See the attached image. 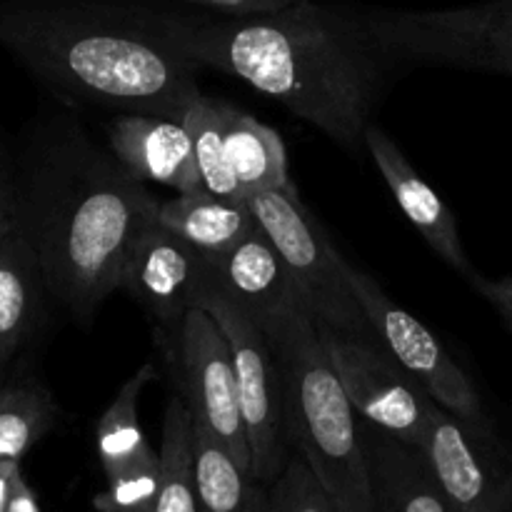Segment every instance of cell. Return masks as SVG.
Instances as JSON below:
<instances>
[{
	"mask_svg": "<svg viewBox=\"0 0 512 512\" xmlns=\"http://www.w3.org/2000/svg\"><path fill=\"white\" fill-rule=\"evenodd\" d=\"M165 28L200 68L278 100L348 153L365 148L395 60L360 10L298 0L250 15L165 13Z\"/></svg>",
	"mask_w": 512,
	"mask_h": 512,
	"instance_id": "cell-1",
	"label": "cell"
},
{
	"mask_svg": "<svg viewBox=\"0 0 512 512\" xmlns=\"http://www.w3.org/2000/svg\"><path fill=\"white\" fill-rule=\"evenodd\" d=\"M15 178L18 230L38 253L50 295L75 323L90 325L120 290L158 200L73 118L30 135Z\"/></svg>",
	"mask_w": 512,
	"mask_h": 512,
	"instance_id": "cell-2",
	"label": "cell"
},
{
	"mask_svg": "<svg viewBox=\"0 0 512 512\" xmlns=\"http://www.w3.org/2000/svg\"><path fill=\"white\" fill-rule=\"evenodd\" d=\"M0 48L70 108L183 120L200 68L163 10L108 0H0Z\"/></svg>",
	"mask_w": 512,
	"mask_h": 512,
	"instance_id": "cell-3",
	"label": "cell"
},
{
	"mask_svg": "<svg viewBox=\"0 0 512 512\" xmlns=\"http://www.w3.org/2000/svg\"><path fill=\"white\" fill-rule=\"evenodd\" d=\"M283 385V425L340 512L375 510L363 425L305 305L263 330Z\"/></svg>",
	"mask_w": 512,
	"mask_h": 512,
	"instance_id": "cell-4",
	"label": "cell"
},
{
	"mask_svg": "<svg viewBox=\"0 0 512 512\" xmlns=\"http://www.w3.org/2000/svg\"><path fill=\"white\" fill-rule=\"evenodd\" d=\"M255 223L283 258L300 303L318 330L350 338H370V325L353 295L345 265L318 218L305 208L293 183L248 198Z\"/></svg>",
	"mask_w": 512,
	"mask_h": 512,
	"instance_id": "cell-5",
	"label": "cell"
},
{
	"mask_svg": "<svg viewBox=\"0 0 512 512\" xmlns=\"http://www.w3.org/2000/svg\"><path fill=\"white\" fill-rule=\"evenodd\" d=\"M380 48L395 63L453 65L512 75V28L483 5L450 10H360Z\"/></svg>",
	"mask_w": 512,
	"mask_h": 512,
	"instance_id": "cell-6",
	"label": "cell"
},
{
	"mask_svg": "<svg viewBox=\"0 0 512 512\" xmlns=\"http://www.w3.org/2000/svg\"><path fill=\"white\" fill-rule=\"evenodd\" d=\"M198 308L218 320L230 345L250 445V475L258 483L273 485L290 458L283 425V385L273 348L258 323L215 283L213 270Z\"/></svg>",
	"mask_w": 512,
	"mask_h": 512,
	"instance_id": "cell-7",
	"label": "cell"
},
{
	"mask_svg": "<svg viewBox=\"0 0 512 512\" xmlns=\"http://www.w3.org/2000/svg\"><path fill=\"white\" fill-rule=\"evenodd\" d=\"M353 295L363 308L373 340L408 373L435 403L470 423H488L478 388L453 355L443 348L438 335L430 333L415 315L390 300V295L353 263L345 265Z\"/></svg>",
	"mask_w": 512,
	"mask_h": 512,
	"instance_id": "cell-8",
	"label": "cell"
},
{
	"mask_svg": "<svg viewBox=\"0 0 512 512\" xmlns=\"http://www.w3.org/2000/svg\"><path fill=\"white\" fill-rule=\"evenodd\" d=\"M318 333L355 413L383 433L423 448L438 403L375 340Z\"/></svg>",
	"mask_w": 512,
	"mask_h": 512,
	"instance_id": "cell-9",
	"label": "cell"
},
{
	"mask_svg": "<svg viewBox=\"0 0 512 512\" xmlns=\"http://www.w3.org/2000/svg\"><path fill=\"white\" fill-rule=\"evenodd\" d=\"M173 358L190 413L205 420L235 463L250 473V445L230 345L208 310L193 308L185 315L173 335Z\"/></svg>",
	"mask_w": 512,
	"mask_h": 512,
	"instance_id": "cell-10",
	"label": "cell"
},
{
	"mask_svg": "<svg viewBox=\"0 0 512 512\" xmlns=\"http://www.w3.org/2000/svg\"><path fill=\"white\" fill-rule=\"evenodd\" d=\"M420 450L453 512H512V465L488 423L438 405Z\"/></svg>",
	"mask_w": 512,
	"mask_h": 512,
	"instance_id": "cell-11",
	"label": "cell"
},
{
	"mask_svg": "<svg viewBox=\"0 0 512 512\" xmlns=\"http://www.w3.org/2000/svg\"><path fill=\"white\" fill-rule=\"evenodd\" d=\"M208 280L210 260L165 228L155 213L130 250L120 290L173 338L185 315L200 305Z\"/></svg>",
	"mask_w": 512,
	"mask_h": 512,
	"instance_id": "cell-12",
	"label": "cell"
},
{
	"mask_svg": "<svg viewBox=\"0 0 512 512\" xmlns=\"http://www.w3.org/2000/svg\"><path fill=\"white\" fill-rule=\"evenodd\" d=\"M108 150L135 178L190 193L203 188L193 140L183 120L158 113H120L105 125Z\"/></svg>",
	"mask_w": 512,
	"mask_h": 512,
	"instance_id": "cell-13",
	"label": "cell"
},
{
	"mask_svg": "<svg viewBox=\"0 0 512 512\" xmlns=\"http://www.w3.org/2000/svg\"><path fill=\"white\" fill-rule=\"evenodd\" d=\"M365 150L388 183L395 203L400 205L405 218L415 225V230L423 235L425 243L433 248V253L443 258L453 270L473 278L475 270L465 253L463 240H460V228L453 210L420 178L418 170L410 165V160L393 143V138L378 125H370L365 133Z\"/></svg>",
	"mask_w": 512,
	"mask_h": 512,
	"instance_id": "cell-14",
	"label": "cell"
},
{
	"mask_svg": "<svg viewBox=\"0 0 512 512\" xmlns=\"http://www.w3.org/2000/svg\"><path fill=\"white\" fill-rule=\"evenodd\" d=\"M210 270L215 283L258 323L260 330L278 323L300 305V295L283 258L260 228L223 258L210 260Z\"/></svg>",
	"mask_w": 512,
	"mask_h": 512,
	"instance_id": "cell-15",
	"label": "cell"
},
{
	"mask_svg": "<svg viewBox=\"0 0 512 512\" xmlns=\"http://www.w3.org/2000/svg\"><path fill=\"white\" fill-rule=\"evenodd\" d=\"M363 425L375 510L378 512H453L423 450Z\"/></svg>",
	"mask_w": 512,
	"mask_h": 512,
	"instance_id": "cell-16",
	"label": "cell"
},
{
	"mask_svg": "<svg viewBox=\"0 0 512 512\" xmlns=\"http://www.w3.org/2000/svg\"><path fill=\"white\" fill-rule=\"evenodd\" d=\"M50 295L38 253L20 230L0 235V368L38 333Z\"/></svg>",
	"mask_w": 512,
	"mask_h": 512,
	"instance_id": "cell-17",
	"label": "cell"
},
{
	"mask_svg": "<svg viewBox=\"0 0 512 512\" xmlns=\"http://www.w3.org/2000/svg\"><path fill=\"white\" fill-rule=\"evenodd\" d=\"M158 220L210 260L223 258L258 230L248 200L223 198L205 188L158 203Z\"/></svg>",
	"mask_w": 512,
	"mask_h": 512,
	"instance_id": "cell-18",
	"label": "cell"
},
{
	"mask_svg": "<svg viewBox=\"0 0 512 512\" xmlns=\"http://www.w3.org/2000/svg\"><path fill=\"white\" fill-rule=\"evenodd\" d=\"M223 138L243 200L290 183L285 145L273 128L223 103Z\"/></svg>",
	"mask_w": 512,
	"mask_h": 512,
	"instance_id": "cell-19",
	"label": "cell"
},
{
	"mask_svg": "<svg viewBox=\"0 0 512 512\" xmlns=\"http://www.w3.org/2000/svg\"><path fill=\"white\" fill-rule=\"evenodd\" d=\"M193 450L200 512H270L268 493L260 488L263 483L240 468L210 425L195 415Z\"/></svg>",
	"mask_w": 512,
	"mask_h": 512,
	"instance_id": "cell-20",
	"label": "cell"
},
{
	"mask_svg": "<svg viewBox=\"0 0 512 512\" xmlns=\"http://www.w3.org/2000/svg\"><path fill=\"white\" fill-rule=\"evenodd\" d=\"M155 375H158V370L153 363L140 365L120 385L105 413L100 415L98 430H95V448H98L100 468L108 480L155 453L145 440L143 428H140V395L153 383Z\"/></svg>",
	"mask_w": 512,
	"mask_h": 512,
	"instance_id": "cell-21",
	"label": "cell"
},
{
	"mask_svg": "<svg viewBox=\"0 0 512 512\" xmlns=\"http://www.w3.org/2000/svg\"><path fill=\"white\" fill-rule=\"evenodd\" d=\"M60 418L53 393L30 375L0 383V460L20 463Z\"/></svg>",
	"mask_w": 512,
	"mask_h": 512,
	"instance_id": "cell-22",
	"label": "cell"
},
{
	"mask_svg": "<svg viewBox=\"0 0 512 512\" xmlns=\"http://www.w3.org/2000/svg\"><path fill=\"white\" fill-rule=\"evenodd\" d=\"M160 485L155 512H200L195 478L193 415L183 395H173L160 433Z\"/></svg>",
	"mask_w": 512,
	"mask_h": 512,
	"instance_id": "cell-23",
	"label": "cell"
},
{
	"mask_svg": "<svg viewBox=\"0 0 512 512\" xmlns=\"http://www.w3.org/2000/svg\"><path fill=\"white\" fill-rule=\"evenodd\" d=\"M183 125L193 140L195 165H198L200 183L205 190L223 198L243 200L223 138V103L210 95L200 93L183 115Z\"/></svg>",
	"mask_w": 512,
	"mask_h": 512,
	"instance_id": "cell-24",
	"label": "cell"
},
{
	"mask_svg": "<svg viewBox=\"0 0 512 512\" xmlns=\"http://www.w3.org/2000/svg\"><path fill=\"white\" fill-rule=\"evenodd\" d=\"M160 485V455L138 460L108 480V488L93 498L98 512H155Z\"/></svg>",
	"mask_w": 512,
	"mask_h": 512,
	"instance_id": "cell-25",
	"label": "cell"
},
{
	"mask_svg": "<svg viewBox=\"0 0 512 512\" xmlns=\"http://www.w3.org/2000/svg\"><path fill=\"white\" fill-rule=\"evenodd\" d=\"M268 498L270 512H340L300 455H290L283 473L270 485Z\"/></svg>",
	"mask_w": 512,
	"mask_h": 512,
	"instance_id": "cell-26",
	"label": "cell"
},
{
	"mask_svg": "<svg viewBox=\"0 0 512 512\" xmlns=\"http://www.w3.org/2000/svg\"><path fill=\"white\" fill-rule=\"evenodd\" d=\"M18 230V178L0 148V235Z\"/></svg>",
	"mask_w": 512,
	"mask_h": 512,
	"instance_id": "cell-27",
	"label": "cell"
},
{
	"mask_svg": "<svg viewBox=\"0 0 512 512\" xmlns=\"http://www.w3.org/2000/svg\"><path fill=\"white\" fill-rule=\"evenodd\" d=\"M180 3L205 8L218 15H250V13H268V10L285 8L298 0H180Z\"/></svg>",
	"mask_w": 512,
	"mask_h": 512,
	"instance_id": "cell-28",
	"label": "cell"
},
{
	"mask_svg": "<svg viewBox=\"0 0 512 512\" xmlns=\"http://www.w3.org/2000/svg\"><path fill=\"white\" fill-rule=\"evenodd\" d=\"M475 290L503 315L505 323L512 328V278L510 275H503V278H485V275L475 273L473 278Z\"/></svg>",
	"mask_w": 512,
	"mask_h": 512,
	"instance_id": "cell-29",
	"label": "cell"
},
{
	"mask_svg": "<svg viewBox=\"0 0 512 512\" xmlns=\"http://www.w3.org/2000/svg\"><path fill=\"white\" fill-rule=\"evenodd\" d=\"M8 512H40L38 500H35V495H33V490H30V485L25 483L23 473H20V478L15 480L13 498H10Z\"/></svg>",
	"mask_w": 512,
	"mask_h": 512,
	"instance_id": "cell-30",
	"label": "cell"
},
{
	"mask_svg": "<svg viewBox=\"0 0 512 512\" xmlns=\"http://www.w3.org/2000/svg\"><path fill=\"white\" fill-rule=\"evenodd\" d=\"M20 478V463H3L0 460V512H8L13 498L15 480Z\"/></svg>",
	"mask_w": 512,
	"mask_h": 512,
	"instance_id": "cell-31",
	"label": "cell"
},
{
	"mask_svg": "<svg viewBox=\"0 0 512 512\" xmlns=\"http://www.w3.org/2000/svg\"><path fill=\"white\" fill-rule=\"evenodd\" d=\"M488 13L493 15L498 23L510 25L512 28V0H493V3H485Z\"/></svg>",
	"mask_w": 512,
	"mask_h": 512,
	"instance_id": "cell-32",
	"label": "cell"
}]
</instances>
